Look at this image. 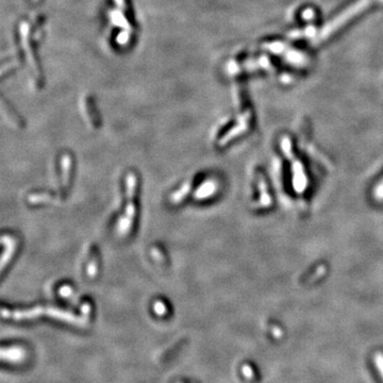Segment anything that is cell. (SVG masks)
<instances>
[{"label":"cell","instance_id":"obj_1","mask_svg":"<svg viewBox=\"0 0 383 383\" xmlns=\"http://www.w3.org/2000/svg\"><path fill=\"white\" fill-rule=\"evenodd\" d=\"M281 148L290 161L292 165L293 174V186L297 193H304L308 186V177L305 173V168L303 163L296 159L294 152L292 150V145L289 137H283L281 142Z\"/></svg>","mask_w":383,"mask_h":383},{"label":"cell","instance_id":"obj_2","mask_svg":"<svg viewBox=\"0 0 383 383\" xmlns=\"http://www.w3.org/2000/svg\"><path fill=\"white\" fill-rule=\"evenodd\" d=\"M135 176L133 174L129 175V177H127V193L129 198V203L127 208V218L125 219V222H123L120 225V231L123 233H127V231H129L130 227L132 225V218L134 217L135 207L133 205V195L135 192Z\"/></svg>","mask_w":383,"mask_h":383},{"label":"cell","instance_id":"obj_3","mask_svg":"<svg viewBox=\"0 0 383 383\" xmlns=\"http://www.w3.org/2000/svg\"><path fill=\"white\" fill-rule=\"evenodd\" d=\"M259 190H260V199L256 203L257 208H268L272 205V199L270 194L267 192V185L262 176H260V179L258 181Z\"/></svg>","mask_w":383,"mask_h":383},{"label":"cell","instance_id":"obj_4","mask_svg":"<svg viewBox=\"0 0 383 383\" xmlns=\"http://www.w3.org/2000/svg\"><path fill=\"white\" fill-rule=\"evenodd\" d=\"M1 357L3 360L10 362H20L23 360L25 357V352L21 348L17 347H10V348H2Z\"/></svg>","mask_w":383,"mask_h":383},{"label":"cell","instance_id":"obj_5","mask_svg":"<svg viewBox=\"0 0 383 383\" xmlns=\"http://www.w3.org/2000/svg\"><path fill=\"white\" fill-rule=\"evenodd\" d=\"M374 361L375 364H376V368L380 374L381 378L383 379V354L382 353H377L374 356Z\"/></svg>","mask_w":383,"mask_h":383},{"label":"cell","instance_id":"obj_6","mask_svg":"<svg viewBox=\"0 0 383 383\" xmlns=\"http://www.w3.org/2000/svg\"><path fill=\"white\" fill-rule=\"evenodd\" d=\"M242 374L244 375V377H245L248 380H252V379L255 378V372H254V370H252L251 366L248 365V364L243 365Z\"/></svg>","mask_w":383,"mask_h":383},{"label":"cell","instance_id":"obj_7","mask_svg":"<svg viewBox=\"0 0 383 383\" xmlns=\"http://www.w3.org/2000/svg\"><path fill=\"white\" fill-rule=\"evenodd\" d=\"M374 196L377 200H383V179L377 184L376 189L374 191Z\"/></svg>","mask_w":383,"mask_h":383},{"label":"cell","instance_id":"obj_8","mask_svg":"<svg viewBox=\"0 0 383 383\" xmlns=\"http://www.w3.org/2000/svg\"><path fill=\"white\" fill-rule=\"evenodd\" d=\"M178 383H181V382H178Z\"/></svg>","mask_w":383,"mask_h":383}]
</instances>
